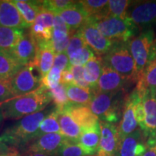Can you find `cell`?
<instances>
[{
  "label": "cell",
  "instance_id": "6da1fadb",
  "mask_svg": "<svg viewBox=\"0 0 156 156\" xmlns=\"http://www.w3.org/2000/svg\"><path fill=\"white\" fill-rule=\"evenodd\" d=\"M51 101L49 92L41 85L34 92L1 102L0 108L4 119H19L44 110Z\"/></svg>",
  "mask_w": 156,
  "mask_h": 156
},
{
  "label": "cell",
  "instance_id": "7a4b0ae2",
  "mask_svg": "<svg viewBox=\"0 0 156 156\" xmlns=\"http://www.w3.org/2000/svg\"><path fill=\"white\" fill-rule=\"evenodd\" d=\"M51 112L45 108L41 112L21 119L14 125L7 128L0 135V142L8 147H26L34 139L40 124Z\"/></svg>",
  "mask_w": 156,
  "mask_h": 156
},
{
  "label": "cell",
  "instance_id": "3957f363",
  "mask_svg": "<svg viewBox=\"0 0 156 156\" xmlns=\"http://www.w3.org/2000/svg\"><path fill=\"white\" fill-rule=\"evenodd\" d=\"M123 90L112 93H95L88 107L99 121L115 124L123 112L126 98Z\"/></svg>",
  "mask_w": 156,
  "mask_h": 156
},
{
  "label": "cell",
  "instance_id": "277c9868",
  "mask_svg": "<svg viewBox=\"0 0 156 156\" xmlns=\"http://www.w3.org/2000/svg\"><path fill=\"white\" fill-rule=\"evenodd\" d=\"M89 21L106 38L114 42H128L140 30L128 19L111 15L90 17Z\"/></svg>",
  "mask_w": 156,
  "mask_h": 156
},
{
  "label": "cell",
  "instance_id": "5b68a950",
  "mask_svg": "<svg viewBox=\"0 0 156 156\" xmlns=\"http://www.w3.org/2000/svg\"><path fill=\"white\" fill-rule=\"evenodd\" d=\"M103 64L111 67L127 81L136 82L135 64L128 42H115L108 52L101 56Z\"/></svg>",
  "mask_w": 156,
  "mask_h": 156
},
{
  "label": "cell",
  "instance_id": "8992f818",
  "mask_svg": "<svg viewBox=\"0 0 156 156\" xmlns=\"http://www.w3.org/2000/svg\"><path fill=\"white\" fill-rule=\"evenodd\" d=\"M154 37L153 29L149 28L142 30L138 36L133 37L128 41L129 48L135 64L136 80L149 63L151 46L155 40Z\"/></svg>",
  "mask_w": 156,
  "mask_h": 156
},
{
  "label": "cell",
  "instance_id": "52a82bcc",
  "mask_svg": "<svg viewBox=\"0 0 156 156\" xmlns=\"http://www.w3.org/2000/svg\"><path fill=\"white\" fill-rule=\"evenodd\" d=\"M126 18L139 30L152 28L156 25V1L132 2Z\"/></svg>",
  "mask_w": 156,
  "mask_h": 156
},
{
  "label": "cell",
  "instance_id": "ba28073f",
  "mask_svg": "<svg viewBox=\"0 0 156 156\" xmlns=\"http://www.w3.org/2000/svg\"><path fill=\"white\" fill-rule=\"evenodd\" d=\"M36 69L32 64L24 66L9 81L12 94L21 96L34 92L41 85V77L34 75Z\"/></svg>",
  "mask_w": 156,
  "mask_h": 156
},
{
  "label": "cell",
  "instance_id": "9c48e42d",
  "mask_svg": "<svg viewBox=\"0 0 156 156\" xmlns=\"http://www.w3.org/2000/svg\"><path fill=\"white\" fill-rule=\"evenodd\" d=\"M84 41L98 56L105 55L114 46V41L106 38L88 20L85 25L77 30Z\"/></svg>",
  "mask_w": 156,
  "mask_h": 156
},
{
  "label": "cell",
  "instance_id": "30bf717a",
  "mask_svg": "<svg viewBox=\"0 0 156 156\" xmlns=\"http://www.w3.org/2000/svg\"><path fill=\"white\" fill-rule=\"evenodd\" d=\"M101 140L95 156H116L120 143L119 126L101 122Z\"/></svg>",
  "mask_w": 156,
  "mask_h": 156
},
{
  "label": "cell",
  "instance_id": "8fae6325",
  "mask_svg": "<svg viewBox=\"0 0 156 156\" xmlns=\"http://www.w3.org/2000/svg\"><path fill=\"white\" fill-rule=\"evenodd\" d=\"M67 139L60 133H50L36 138L29 143L25 151L43 153L56 156L58 150Z\"/></svg>",
  "mask_w": 156,
  "mask_h": 156
},
{
  "label": "cell",
  "instance_id": "7c38bea8",
  "mask_svg": "<svg viewBox=\"0 0 156 156\" xmlns=\"http://www.w3.org/2000/svg\"><path fill=\"white\" fill-rule=\"evenodd\" d=\"M142 95L145 109V125L141 130L144 137L156 140V90H147Z\"/></svg>",
  "mask_w": 156,
  "mask_h": 156
},
{
  "label": "cell",
  "instance_id": "4fadbf2b",
  "mask_svg": "<svg viewBox=\"0 0 156 156\" xmlns=\"http://www.w3.org/2000/svg\"><path fill=\"white\" fill-rule=\"evenodd\" d=\"M140 97H142V95L135 88L126 98L122 121L119 126V132L121 140L132 133L137 129L138 124L134 115V106Z\"/></svg>",
  "mask_w": 156,
  "mask_h": 156
},
{
  "label": "cell",
  "instance_id": "5bb4252c",
  "mask_svg": "<svg viewBox=\"0 0 156 156\" xmlns=\"http://www.w3.org/2000/svg\"><path fill=\"white\" fill-rule=\"evenodd\" d=\"M146 149L145 138L141 129H136L120 140L116 156H140L145 153Z\"/></svg>",
  "mask_w": 156,
  "mask_h": 156
},
{
  "label": "cell",
  "instance_id": "9a60e30c",
  "mask_svg": "<svg viewBox=\"0 0 156 156\" xmlns=\"http://www.w3.org/2000/svg\"><path fill=\"white\" fill-rule=\"evenodd\" d=\"M127 80L115 70L103 64L95 93H112L123 90Z\"/></svg>",
  "mask_w": 156,
  "mask_h": 156
},
{
  "label": "cell",
  "instance_id": "2e32d148",
  "mask_svg": "<svg viewBox=\"0 0 156 156\" xmlns=\"http://www.w3.org/2000/svg\"><path fill=\"white\" fill-rule=\"evenodd\" d=\"M36 51V43L34 37L28 32L25 33L20 41L10 52V54L20 64L23 66H27L34 62Z\"/></svg>",
  "mask_w": 156,
  "mask_h": 156
},
{
  "label": "cell",
  "instance_id": "e0dca14e",
  "mask_svg": "<svg viewBox=\"0 0 156 156\" xmlns=\"http://www.w3.org/2000/svg\"><path fill=\"white\" fill-rule=\"evenodd\" d=\"M0 26L28 28L14 4L9 0H0Z\"/></svg>",
  "mask_w": 156,
  "mask_h": 156
},
{
  "label": "cell",
  "instance_id": "ac0fdd59",
  "mask_svg": "<svg viewBox=\"0 0 156 156\" xmlns=\"http://www.w3.org/2000/svg\"><path fill=\"white\" fill-rule=\"evenodd\" d=\"M59 15L69 27L71 32H75L88 22L89 16L83 10L78 1L72 7L58 12Z\"/></svg>",
  "mask_w": 156,
  "mask_h": 156
},
{
  "label": "cell",
  "instance_id": "d6986e66",
  "mask_svg": "<svg viewBox=\"0 0 156 156\" xmlns=\"http://www.w3.org/2000/svg\"><path fill=\"white\" fill-rule=\"evenodd\" d=\"M100 140L101 126L99 122L93 127L85 129L82 131L78 144L87 156H93L98 150Z\"/></svg>",
  "mask_w": 156,
  "mask_h": 156
},
{
  "label": "cell",
  "instance_id": "ffe728a7",
  "mask_svg": "<svg viewBox=\"0 0 156 156\" xmlns=\"http://www.w3.org/2000/svg\"><path fill=\"white\" fill-rule=\"evenodd\" d=\"M65 109L69 113L78 125L80 126L82 131L85 129L93 127L100 122L98 118L93 114L87 106L74 105L70 103Z\"/></svg>",
  "mask_w": 156,
  "mask_h": 156
},
{
  "label": "cell",
  "instance_id": "44dd1931",
  "mask_svg": "<svg viewBox=\"0 0 156 156\" xmlns=\"http://www.w3.org/2000/svg\"><path fill=\"white\" fill-rule=\"evenodd\" d=\"M55 54L50 46V42L48 44L37 46L36 57L32 65L38 69L41 74V77L44 78L51 69L54 64Z\"/></svg>",
  "mask_w": 156,
  "mask_h": 156
},
{
  "label": "cell",
  "instance_id": "7402d4cb",
  "mask_svg": "<svg viewBox=\"0 0 156 156\" xmlns=\"http://www.w3.org/2000/svg\"><path fill=\"white\" fill-rule=\"evenodd\" d=\"M57 112L61 134L68 140L78 142L82 133L80 126L76 123L65 108L63 110H57Z\"/></svg>",
  "mask_w": 156,
  "mask_h": 156
},
{
  "label": "cell",
  "instance_id": "603a6c76",
  "mask_svg": "<svg viewBox=\"0 0 156 156\" xmlns=\"http://www.w3.org/2000/svg\"><path fill=\"white\" fill-rule=\"evenodd\" d=\"M28 28L34 24L37 16L44 9L42 1L14 0L12 1Z\"/></svg>",
  "mask_w": 156,
  "mask_h": 156
},
{
  "label": "cell",
  "instance_id": "cb8c5ba5",
  "mask_svg": "<svg viewBox=\"0 0 156 156\" xmlns=\"http://www.w3.org/2000/svg\"><path fill=\"white\" fill-rule=\"evenodd\" d=\"M24 34V29L0 26V50L10 54Z\"/></svg>",
  "mask_w": 156,
  "mask_h": 156
},
{
  "label": "cell",
  "instance_id": "d4e9b609",
  "mask_svg": "<svg viewBox=\"0 0 156 156\" xmlns=\"http://www.w3.org/2000/svg\"><path fill=\"white\" fill-rule=\"evenodd\" d=\"M102 67L103 61L101 56L95 55L90 58L84 66V79L94 92L97 89L98 81L101 75Z\"/></svg>",
  "mask_w": 156,
  "mask_h": 156
},
{
  "label": "cell",
  "instance_id": "484cf974",
  "mask_svg": "<svg viewBox=\"0 0 156 156\" xmlns=\"http://www.w3.org/2000/svg\"><path fill=\"white\" fill-rule=\"evenodd\" d=\"M23 67L12 55L0 50V80L10 81Z\"/></svg>",
  "mask_w": 156,
  "mask_h": 156
},
{
  "label": "cell",
  "instance_id": "4316f807",
  "mask_svg": "<svg viewBox=\"0 0 156 156\" xmlns=\"http://www.w3.org/2000/svg\"><path fill=\"white\" fill-rule=\"evenodd\" d=\"M64 86L69 102L74 105L88 106L95 95V92L91 89L83 88L74 84Z\"/></svg>",
  "mask_w": 156,
  "mask_h": 156
},
{
  "label": "cell",
  "instance_id": "83f0119b",
  "mask_svg": "<svg viewBox=\"0 0 156 156\" xmlns=\"http://www.w3.org/2000/svg\"><path fill=\"white\" fill-rule=\"evenodd\" d=\"M136 90L140 95L147 90H156V58L147 64L139 76Z\"/></svg>",
  "mask_w": 156,
  "mask_h": 156
},
{
  "label": "cell",
  "instance_id": "f1b7e54d",
  "mask_svg": "<svg viewBox=\"0 0 156 156\" xmlns=\"http://www.w3.org/2000/svg\"><path fill=\"white\" fill-rule=\"evenodd\" d=\"M50 133L61 134V129L58 120V112L56 108L51 110V112L46 116V118L40 124L36 138L44 134Z\"/></svg>",
  "mask_w": 156,
  "mask_h": 156
},
{
  "label": "cell",
  "instance_id": "f546056e",
  "mask_svg": "<svg viewBox=\"0 0 156 156\" xmlns=\"http://www.w3.org/2000/svg\"><path fill=\"white\" fill-rule=\"evenodd\" d=\"M89 17L103 16L107 14L108 1L106 0H83L78 1Z\"/></svg>",
  "mask_w": 156,
  "mask_h": 156
},
{
  "label": "cell",
  "instance_id": "4dcf8cb0",
  "mask_svg": "<svg viewBox=\"0 0 156 156\" xmlns=\"http://www.w3.org/2000/svg\"><path fill=\"white\" fill-rule=\"evenodd\" d=\"M48 92L51 101L55 104V108L57 110H63L70 104L66 93L65 86L63 84L59 83L56 87L49 90Z\"/></svg>",
  "mask_w": 156,
  "mask_h": 156
},
{
  "label": "cell",
  "instance_id": "1f68e13d",
  "mask_svg": "<svg viewBox=\"0 0 156 156\" xmlns=\"http://www.w3.org/2000/svg\"><path fill=\"white\" fill-rule=\"evenodd\" d=\"M132 2L128 0H110L108 2L106 15L126 19V15Z\"/></svg>",
  "mask_w": 156,
  "mask_h": 156
},
{
  "label": "cell",
  "instance_id": "d6a6232c",
  "mask_svg": "<svg viewBox=\"0 0 156 156\" xmlns=\"http://www.w3.org/2000/svg\"><path fill=\"white\" fill-rule=\"evenodd\" d=\"M95 56V53L88 46L77 50L69 56L70 66H83Z\"/></svg>",
  "mask_w": 156,
  "mask_h": 156
},
{
  "label": "cell",
  "instance_id": "836d02e7",
  "mask_svg": "<svg viewBox=\"0 0 156 156\" xmlns=\"http://www.w3.org/2000/svg\"><path fill=\"white\" fill-rule=\"evenodd\" d=\"M56 156H87L77 142L67 140L58 150Z\"/></svg>",
  "mask_w": 156,
  "mask_h": 156
},
{
  "label": "cell",
  "instance_id": "e575fe53",
  "mask_svg": "<svg viewBox=\"0 0 156 156\" xmlns=\"http://www.w3.org/2000/svg\"><path fill=\"white\" fill-rule=\"evenodd\" d=\"M42 2L44 9L52 12L54 14H58L60 12L75 5L77 2L70 0H47L42 1Z\"/></svg>",
  "mask_w": 156,
  "mask_h": 156
},
{
  "label": "cell",
  "instance_id": "d590c367",
  "mask_svg": "<svg viewBox=\"0 0 156 156\" xmlns=\"http://www.w3.org/2000/svg\"><path fill=\"white\" fill-rule=\"evenodd\" d=\"M62 71L58 68L53 67L48 73L41 79V85L48 90L57 86L61 80Z\"/></svg>",
  "mask_w": 156,
  "mask_h": 156
},
{
  "label": "cell",
  "instance_id": "8d00e7d4",
  "mask_svg": "<svg viewBox=\"0 0 156 156\" xmlns=\"http://www.w3.org/2000/svg\"><path fill=\"white\" fill-rule=\"evenodd\" d=\"M85 46H87L86 44L84 41L83 38H82L80 34L77 30L71 34L69 45H68L65 53L67 54L68 57H69L70 55H72L73 53H75V52L77 51V50L83 48V47H85Z\"/></svg>",
  "mask_w": 156,
  "mask_h": 156
},
{
  "label": "cell",
  "instance_id": "74e56055",
  "mask_svg": "<svg viewBox=\"0 0 156 156\" xmlns=\"http://www.w3.org/2000/svg\"><path fill=\"white\" fill-rule=\"evenodd\" d=\"M54 15H55V14L54 12L44 9L38 15L34 23L41 25V26L45 27V28L53 30Z\"/></svg>",
  "mask_w": 156,
  "mask_h": 156
},
{
  "label": "cell",
  "instance_id": "f35d334b",
  "mask_svg": "<svg viewBox=\"0 0 156 156\" xmlns=\"http://www.w3.org/2000/svg\"><path fill=\"white\" fill-rule=\"evenodd\" d=\"M69 68L73 73L74 78V85L77 86L83 87V88L90 89L89 87L88 84L85 82L84 79L83 73H84V67L83 66H69Z\"/></svg>",
  "mask_w": 156,
  "mask_h": 156
},
{
  "label": "cell",
  "instance_id": "ab89813d",
  "mask_svg": "<svg viewBox=\"0 0 156 156\" xmlns=\"http://www.w3.org/2000/svg\"><path fill=\"white\" fill-rule=\"evenodd\" d=\"M134 115H135V119L136 122L139 124L140 129L142 130L145 125V109H144L143 103H142V97H140L136 101L135 106H134Z\"/></svg>",
  "mask_w": 156,
  "mask_h": 156
},
{
  "label": "cell",
  "instance_id": "60d3db41",
  "mask_svg": "<svg viewBox=\"0 0 156 156\" xmlns=\"http://www.w3.org/2000/svg\"><path fill=\"white\" fill-rule=\"evenodd\" d=\"M53 66L58 68L62 72H63L64 70L67 69L69 66V60L67 54L62 53L55 54L54 58Z\"/></svg>",
  "mask_w": 156,
  "mask_h": 156
},
{
  "label": "cell",
  "instance_id": "b9f144b4",
  "mask_svg": "<svg viewBox=\"0 0 156 156\" xmlns=\"http://www.w3.org/2000/svg\"><path fill=\"white\" fill-rule=\"evenodd\" d=\"M14 97L9 85V81L0 80V103Z\"/></svg>",
  "mask_w": 156,
  "mask_h": 156
},
{
  "label": "cell",
  "instance_id": "7bdbcfd3",
  "mask_svg": "<svg viewBox=\"0 0 156 156\" xmlns=\"http://www.w3.org/2000/svg\"><path fill=\"white\" fill-rule=\"evenodd\" d=\"M53 30H61L63 31V32L68 33V34H73V33H74L71 32L69 28L66 24V23L64 22V20L57 14H55V15H54Z\"/></svg>",
  "mask_w": 156,
  "mask_h": 156
},
{
  "label": "cell",
  "instance_id": "ee69618b",
  "mask_svg": "<svg viewBox=\"0 0 156 156\" xmlns=\"http://www.w3.org/2000/svg\"><path fill=\"white\" fill-rule=\"evenodd\" d=\"M60 83L63 84L64 85H67L74 83V78L73 73H71L69 67L65 70H64L63 72H62Z\"/></svg>",
  "mask_w": 156,
  "mask_h": 156
},
{
  "label": "cell",
  "instance_id": "f6af8a7d",
  "mask_svg": "<svg viewBox=\"0 0 156 156\" xmlns=\"http://www.w3.org/2000/svg\"><path fill=\"white\" fill-rule=\"evenodd\" d=\"M147 149L142 156H156V140H146Z\"/></svg>",
  "mask_w": 156,
  "mask_h": 156
},
{
  "label": "cell",
  "instance_id": "bcb514c9",
  "mask_svg": "<svg viewBox=\"0 0 156 156\" xmlns=\"http://www.w3.org/2000/svg\"><path fill=\"white\" fill-rule=\"evenodd\" d=\"M0 156H23L22 153H20L18 149L15 147H9L7 151L4 153H0Z\"/></svg>",
  "mask_w": 156,
  "mask_h": 156
},
{
  "label": "cell",
  "instance_id": "7dc6e473",
  "mask_svg": "<svg viewBox=\"0 0 156 156\" xmlns=\"http://www.w3.org/2000/svg\"><path fill=\"white\" fill-rule=\"evenodd\" d=\"M22 155L23 156H51L46 153H35V152H30V151H25L24 153H22Z\"/></svg>",
  "mask_w": 156,
  "mask_h": 156
},
{
  "label": "cell",
  "instance_id": "c3c4849f",
  "mask_svg": "<svg viewBox=\"0 0 156 156\" xmlns=\"http://www.w3.org/2000/svg\"><path fill=\"white\" fill-rule=\"evenodd\" d=\"M8 146L4 145L3 143L0 142V153H5V152L7 151V149H8Z\"/></svg>",
  "mask_w": 156,
  "mask_h": 156
},
{
  "label": "cell",
  "instance_id": "681fc988",
  "mask_svg": "<svg viewBox=\"0 0 156 156\" xmlns=\"http://www.w3.org/2000/svg\"><path fill=\"white\" fill-rule=\"evenodd\" d=\"M3 116H2V111H1V108H0V124H1L2 122V119H3Z\"/></svg>",
  "mask_w": 156,
  "mask_h": 156
},
{
  "label": "cell",
  "instance_id": "f907efd6",
  "mask_svg": "<svg viewBox=\"0 0 156 156\" xmlns=\"http://www.w3.org/2000/svg\"><path fill=\"white\" fill-rule=\"evenodd\" d=\"M142 155H140V156H142Z\"/></svg>",
  "mask_w": 156,
  "mask_h": 156
},
{
  "label": "cell",
  "instance_id": "816d5d0a",
  "mask_svg": "<svg viewBox=\"0 0 156 156\" xmlns=\"http://www.w3.org/2000/svg\"><path fill=\"white\" fill-rule=\"evenodd\" d=\"M93 156H95V155H93Z\"/></svg>",
  "mask_w": 156,
  "mask_h": 156
}]
</instances>
